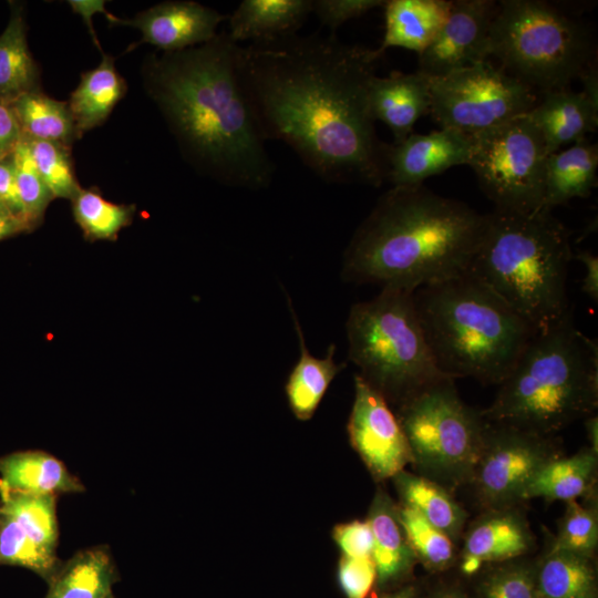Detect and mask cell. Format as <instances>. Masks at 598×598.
Returning <instances> with one entry per match:
<instances>
[{
	"label": "cell",
	"instance_id": "obj_9",
	"mask_svg": "<svg viewBox=\"0 0 598 598\" xmlns=\"http://www.w3.org/2000/svg\"><path fill=\"white\" fill-rule=\"evenodd\" d=\"M415 474L450 492L465 488L483 450L487 421L443 378L395 408Z\"/></svg>",
	"mask_w": 598,
	"mask_h": 598
},
{
	"label": "cell",
	"instance_id": "obj_12",
	"mask_svg": "<svg viewBox=\"0 0 598 598\" xmlns=\"http://www.w3.org/2000/svg\"><path fill=\"white\" fill-rule=\"evenodd\" d=\"M564 455L557 435H542L487 421L484 445L466 485L481 511L523 505L539 470Z\"/></svg>",
	"mask_w": 598,
	"mask_h": 598
},
{
	"label": "cell",
	"instance_id": "obj_11",
	"mask_svg": "<svg viewBox=\"0 0 598 598\" xmlns=\"http://www.w3.org/2000/svg\"><path fill=\"white\" fill-rule=\"evenodd\" d=\"M430 85L434 121L468 136L527 114L538 101L533 89L488 60L430 78Z\"/></svg>",
	"mask_w": 598,
	"mask_h": 598
},
{
	"label": "cell",
	"instance_id": "obj_34",
	"mask_svg": "<svg viewBox=\"0 0 598 598\" xmlns=\"http://www.w3.org/2000/svg\"><path fill=\"white\" fill-rule=\"evenodd\" d=\"M398 516L410 546L429 575H439L455 568L458 545L430 524L415 509L398 503Z\"/></svg>",
	"mask_w": 598,
	"mask_h": 598
},
{
	"label": "cell",
	"instance_id": "obj_43",
	"mask_svg": "<svg viewBox=\"0 0 598 598\" xmlns=\"http://www.w3.org/2000/svg\"><path fill=\"white\" fill-rule=\"evenodd\" d=\"M420 598H473L468 579L454 569L424 578Z\"/></svg>",
	"mask_w": 598,
	"mask_h": 598
},
{
	"label": "cell",
	"instance_id": "obj_7",
	"mask_svg": "<svg viewBox=\"0 0 598 598\" xmlns=\"http://www.w3.org/2000/svg\"><path fill=\"white\" fill-rule=\"evenodd\" d=\"M346 333L357 374L395 408L448 378L436 367L411 291L381 288L372 299L354 303Z\"/></svg>",
	"mask_w": 598,
	"mask_h": 598
},
{
	"label": "cell",
	"instance_id": "obj_39",
	"mask_svg": "<svg viewBox=\"0 0 598 598\" xmlns=\"http://www.w3.org/2000/svg\"><path fill=\"white\" fill-rule=\"evenodd\" d=\"M12 156L24 219L32 231L42 224L45 210L54 198L38 173L28 142L23 136Z\"/></svg>",
	"mask_w": 598,
	"mask_h": 598
},
{
	"label": "cell",
	"instance_id": "obj_27",
	"mask_svg": "<svg viewBox=\"0 0 598 598\" xmlns=\"http://www.w3.org/2000/svg\"><path fill=\"white\" fill-rule=\"evenodd\" d=\"M598 147L586 138L547 157L542 209L586 198L597 184Z\"/></svg>",
	"mask_w": 598,
	"mask_h": 598
},
{
	"label": "cell",
	"instance_id": "obj_45",
	"mask_svg": "<svg viewBox=\"0 0 598 598\" xmlns=\"http://www.w3.org/2000/svg\"><path fill=\"white\" fill-rule=\"evenodd\" d=\"M22 138V132L11 104L0 99V159L11 155Z\"/></svg>",
	"mask_w": 598,
	"mask_h": 598
},
{
	"label": "cell",
	"instance_id": "obj_41",
	"mask_svg": "<svg viewBox=\"0 0 598 598\" xmlns=\"http://www.w3.org/2000/svg\"><path fill=\"white\" fill-rule=\"evenodd\" d=\"M384 3L383 0H312L311 13H315L320 23L333 33L347 21L384 7Z\"/></svg>",
	"mask_w": 598,
	"mask_h": 598
},
{
	"label": "cell",
	"instance_id": "obj_14",
	"mask_svg": "<svg viewBox=\"0 0 598 598\" xmlns=\"http://www.w3.org/2000/svg\"><path fill=\"white\" fill-rule=\"evenodd\" d=\"M353 450L377 482L393 478L412 462L404 431L386 400L359 374L348 420Z\"/></svg>",
	"mask_w": 598,
	"mask_h": 598
},
{
	"label": "cell",
	"instance_id": "obj_6",
	"mask_svg": "<svg viewBox=\"0 0 598 598\" xmlns=\"http://www.w3.org/2000/svg\"><path fill=\"white\" fill-rule=\"evenodd\" d=\"M573 255L570 231L551 210H493L467 271L537 332L571 313L567 276Z\"/></svg>",
	"mask_w": 598,
	"mask_h": 598
},
{
	"label": "cell",
	"instance_id": "obj_38",
	"mask_svg": "<svg viewBox=\"0 0 598 598\" xmlns=\"http://www.w3.org/2000/svg\"><path fill=\"white\" fill-rule=\"evenodd\" d=\"M24 138L35 168L53 198L71 200L82 188L76 178L71 147L54 142Z\"/></svg>",
	"mask_w": 598,
	"mask_h": 598
},
{
	"label": "cell",
	"instance_id": "obj_31",
	"mask_svg": "<svg viewBox=\"0 0 598 598\" xmlns=\"http://www.w3.org/2000/svg\"><path fill=\"white\" fill-rule=\"evenodd\" d=\"M27 30L24 4L10 2V18L0 34V99L8 103L42 90L40 65L28 47Z\"/></svg>",
	"mask_w": 598,
	"mask_h": 598
},
{
	"label": "cell",
	"instance_id": "obj_32",
	"mask_svg": "<svg viewBox=\"0 0 598 598\" xmlns=\"http://www.w3.org/2000/svg\"><path fill=\"white\" fill-rule=\"evenodd\" d=\"M400 504L415 509L430 524L460 544L468 513L453 493L440 484L405 470L393 478Z\"/></svg>",
	"mask_w": 598,
	"mask_h": 598
},
{
	"label": "cell",
	"instance_id": "obj_8",
	"mask_svg": "<svg viewBox=\"0 0 598 598\" xmlns=\"http://www.w3.org/2000/svg\"><path fill=\"white\" fill-rule=\"evenodd\" d=\"M588 27L539 0H502L491 29V55L502 69L542 93L569 87L596 64Z\"/></svg>",
	"mask_w": 598,
	"mask_h": 598
},
{
	"label": "cell",
	"instance_id": "obj_15",
	"mask_svg": "<svg viewBox=\"0 0 598 598\" xmlns=\"http://www.w3.org/2000/svg\"><path fill=\"white\" fill-rule=\"evenodd\" d=\"M498 9L493 0H453L433 42L419 54L417 71L439 78L491 56V29Z\"/></svg>",
	"mask_w": 598,
	"mask_h": 598
},
{
	"label": "cell",
	"instance_id": "obj_1",
	"mask_svg": "<svg viewBox=\"0 0 598 598\" xmlns=\"http://www.w3.org/2000/svg\"><path fill=\"white\" fill-rule=\"evenodd\" d=\"M382 55L334 33L238 45V78L265 141L288 145L327 183L385 182L386 143L374 128L370 85Z\"/></svg>",
	"mask_w": 598,
	"mask_h": 598
},
{
	"label": "cell",
	"instance_id": "obj_42",
	"mask_svg": "<svg viewBox=\"0 0 598 598\" xmlns=\"http://www.w3.org/2000/svg\"><path fill=\"white\" fill-rule=\"evenodd\" d=\"M332 536L342 556L354 558L372 556L373 535L367 519L338 524L332 530Z\"/></svg>",
	"mask_w": 598,
	"mask_h": 598
},
{
	"label": "cell",
	"instance_id": "obj_20",
	"mask_svg": "<svg viewBox=\"0 0 598 598\" xmlns=\"http://www.w3.org/2000/svg\"><path fill=\"white\" fill-rule=\"evenodd\" d=\"M369 105L374 122H383L393 134V143H400L413 133L419 118L430 113V78L419 71L377 75L370 85Z\"/></svg>",
	"mask_w": 598,
	"mask_h": 598
},
{
	"label": "cell",
	"instance_id": "obj_26",
	"mask_svg": "<svg viewBox=\"0 0 598 598\" xmlns=\"http://www.w3.org/2000/svg\"><path fill=\"white\" fill-rule=\"evenodd\" d=\"M126 92L127 83L117 72L111 55L104 53L97 66L81 73L80 82L68 101L79 138L101 126Z\"/></svg>",
	"mask_w": 598,
	"mask_h": 598
},
{
	"label": "cell",
	"instance_id": "obj_2",
	"mask_svg": "<svg viewBox=\"0 0 598 598\" xmlns=\"http://www.w3.org/2000/svg\"><path fill=\"white\" fill-rule=\"evenodd\" d=\"M227 32L207 43L145 56L142 78L183 157L223 185L259 190L275 174L237 72Z\"/></svg>",
	"mask_w": 598,
	"mask_h": 598
},
{
	"label": "cell",
	"instance_id": "obj_28",
	"mask_svg": "<svg viewBox=\"0 0 598 598\" xmlns=\"http://www.w3.org/2000/svg\"><path fill=\"white\" fill-rule=\"evenodd\" d=\"M598 452L588 445L545 464L527 487L525 499L578 501L597 494Z\"/></svg>",
	"mask_w": 598,
	"mask_h": 598
},
{
	"label": "cell",
	"instance_id": "obj_5",
	"mask_svg": "<svg viewBox=\"0 0 598 598\" xmlns=\"http://www.w3.org/2000/svg\"><path fill=\"white\" fill-rule=\"evenodd\" d=\"M482 411L492 423L556 435L596 414L598 346L576 328L571 313L528 341Z\"/></svg>",
	"mask_w": 598,
	"mask_h": 598
},
{
	"label": "cell",
	"instance_id": "obj_29",
	"mask_svg": "<svg viewBox=\"0 0 598 598\" xmlns=\"http://www.w3.org/2000/svg\"><path fill=\"white\" fill-rule=\"evenodd\" d=\"M535 595L543 598H598L596 558L547 546L535 564Z\"/></svg>",
	"mask_w": 598,
	"mask_h": 598
},
{
	"label": "cell",
	"instance_id": "obj_21",
	"mask_svg": "<svg viewBox=\"0 0 598 598\" xmlns=\"http://www.w3.org/2000/svg\"><path fill=\"white\" fill-rule=\"evenodd\" d=\"M527 116L540 132L548 154L585 140L598 125V105L569 87L542 93Z\"/></svg>",
	"mask_w": 598,
	"mask_h": 598
},
{
	"label": "cell",
	"instance_id": "obj_50",
	"mask_svg": "<svg viewBox=\"0 0 598 598\" xmlns=\"http://www.w3.org/2000/svg\"><path fill=\"white\" fill-rule=\"evenodd\" d=\"M582 82V93L594 103L598 105V73L597 65L590 66L580 78Z\"/></svg>",
	"mask_w": 598,
	"mask_h": 598
},
{
	"label": "cell",
	"instance_id": "obj_3",
	"mask_svg": "<svg viewBox=\"0 0 598 598\" xmlns=\"http://www.w3.org/2000/svg\"><path fill=\"white\" fill-rule=\"evenodd\" d=\"M487 214L424 185L391 187L349 241L342 278L414 292L468 270Z\"/></svg>",
	"mask_w": 598,
	"mask_h": 598
},
{
	"label": "cell",
	"instance_id": "obj_30",
	"mask_svg": "<svg viewBox=\"0 0 598 598\" xmlns=\"http://www.w3.org/2000/svg\"><path fill=\"white\" fill-rule=\"evenodd\" d=\"M117 580L109 548L92 547L78 551L60 565L48 581L44 598H111Z\"/></svg>",
	"mask_w": 598,
	"mask_h": 598
},
{
	"label": "cell",
	"instance_id": "obj_53",
	"mask_svg": "<svg viewBox=\"0 0 598 598\" xmlns=\"http://www.w3.org/2000/svg\"><path fill=\"white\" fill-rule=\"evenodd\" d=\"M111 598H114L113 596Z\"/></svg>",
	"mask_w": 598,
	"mask_h": 598
},
{
	"label": "cell",
	"instance_id": "obj_35",
	"mask_svg": "<svg viewBox=\"0 0 598 598\" xmlns=\"http://www.w3.org/2000/svg\"><path fill=\"white\" fill-rule=\"evenodd\" d=\"M74 221L90 240H115L133 221L135 205L115 204L96 187L81 188L71 199Z\"/></svg>",
	"mask_w": 598,
	"mask_h": 598
},
{
	"label": "cell",
	"instance_id": "obj_10",
	"mask_svg": "<svg viewBox=\"0 0 598 598\" xmlns=\"http://www.w3.org/2000/svg\"><path fill=\"white\" fill-rule=\"evenodd\" d=\"M467 165L494 203V210L529 214L542 209L548 152L527 114L471 136Z\"/></svg>",
	"mask_w": 598,
	"mask_h": 598
},
{
	"label": "cell",
	"instance_id": "obj_4",
	"mask_svg": "<svg viewBox=\"0 0 598 598\" xmlns=\"http://www.w3.org/2000/svg\"><path fill=\"white\" fill-rule=\"evenodd\" d=\"M417 316L439 370L498 385L535 329L468 271L416 289Z\"/></svg>",
	"mask_w": 598,
	"mask_h": 598
},
{
	"label": "cell",
	"instance_id": "obj_24",
	"mask_svg": "<svg viewBox=\"0 0 598 598\" xmlns=\"http://www.w3.org/2000/svg\"><path fill=\"white\" fill-rule=\"evenodd\" d=\"M83 491L80 480L47 452L20 451L0 456V492L56 496Z\"/></svg>",
	"mask_w": 598,
	"mask_h": 598
},
{
	"label": "cell",
	"instance_id": "obj_37",
	"mask_svg": "<svg viewBox=\"0 0 598 598\" xmlns=\"http://www.w3.org/2000/svg\"><path fill=\"white\" fill-rule=\"evenodd\" d=\"M566 503L564 515L558 523L557 534L548 543L553 549H561L596 558L598 547V502L597 494Z\"/></svg>",
	"mask_w": 598,
	"mask_h": 598
},
{
	"label": "cell",
	"instance_id": "obj_18",
	"mask_svg": "<svg viewBox=\"0 0 598 598\" xmlns=\"http://www.w3.org/2000/svg\"><path fill=\"white\" fill-rule=\"evenodd\" d=\"M471 136L452 128L412 133L400 143L386 144V177L392 187H411L446 169L467 165Z\"/></svg>",
	"mask_w": 598,
	"mask_h": 598
},
{
	"label": "cell",
	"instance_id": "obj_13",
	"mask_svg": "<svg viewBox=\"0 0 598 598\" xmlns=\"http://www.w3.org/2000/svg\"><path fill=\"white\" fill-rule=\"evenodd\" d=\"M58 542L55 495L0 492V566L27 568L48 582L62 564Z\"/></svg>",
	"mask_w": 598,
	"mask_h": 598
},
{
	"label": "cell",
	"instance_id": "obj_16",
	"mask_svg": "<svg viewBox=\"0 0 598 598\" xmlns=\"http://www.w3.org/2000/svg\"><path fill=\"white\" fill-rule=\"evenodd\" d=\"M535 548L536 537L523 505L481 511L466 524L454 570L471 579L485 565L529 556Z\"/></svg>",
	"mask_w": 598,
	"mask_h": 598
},
{
	"label": "cell",
	"instance_id": "obj_52",
	"mask_svg": "<svg viewBox=\"0 0 598 598\" xmlns=\"http://www.w3.org/2000/svg\"><path fill=\"white\" fill-rule=\"evenodd\" d=\"M534 598H543V597H539V596L535 595V597H534Z\"/></svg>",
	"mask_w": 598,
	"mask_h": 598
},
{
	"label": "cell",
	"instance_id": "obj_40",
	"mask_svg": "<svg viewBox=\"0 0 598 598\" xmlns=\"http://www.w3.org/2000/svg\"><path fill=\"white\" fill-rule=\"evenodd\" d=\"M377 581L375 565L370 557L341 556L338 564V582L346 598H370Z\"/></svg>",
	"mask_w": 598,
	"mask_h": 598
},
{
	"label": "cell",
	"instance_id": "obj_25",
	"mask_svg": "<svg viewBox=\"0 0 598 598\" xmlns=\"http://www.w3.org/2000/svg\"><path fill=\"white\" fill-rule=\"evenodd\" d=\"M287 302L298 337L300 355L288 377L286 394L293 415L300 421H308L318 409L330 383L346 367V363L336 362L334 344L329 346L323 358L310 353L305 343L299 319L288 295Z\"/></svg>",
	"mask_w": 598,
	"mask_h": 598
},
{
	"label": "cell",
	"instance_id": "obj_44",
	"mask_svg": "<svg viewBox=\"0 0 598 598\" xmlns=\"http://www.w3.org/2000/svg\"><path fill=\"white\" fill-rule=\"evenodd\" d=\"M12 154L0 159V204L27 225L18 193Z\"/></svg>",
	"mask_w": 598,
	"mask_h": 598
},
{
	"label": "cell",
	"instance_id": "obj_47",
	"mask_svg": "<svg viewBox=\"0 0 598 598\" xmlns=\"http://www.w3.org/2000/svg\"><path fill=\"white\" fill-rule=\"evenodd\" d=\"M573 258L580 261L585 267V276L581 280V290L592 301L598 300V258L590 251H579Z\"/></svg>",
	"mask_w": 598,
	"mask_h": 598
},
{
	"label": "cell",
	"instance_id": "obj_19",
	"mask_svg": "<svg viewBox=\"0 0 598 598\" xmlns=\"http://www.w3.org/2000/svg\"><path fill=\"white\" fill-rule=\"evenodd\" d=\"M367 520L373 535L372 559L377 570L374 594L414 580L417 560L399 519L398 503L379 488Z\"/></svg>",
	"mask_w": 598,
	"mask_h": 598
},
{
	"label": "cell",
	"instance_id": "obj_36",
	"mask_svg": "<svg viewBox=\"0 0 598 598\" xmlns=\"http://www.w3.org/2000/svg\"><path fill=\"white\" fill-rule=\"evenodd\" d=\"M535 564L529 555L483 566L468 579L473 598H534Z\"/></svg>",
	"mask_w": 598,
	"mask_h": 598
},
{
	"label": "cell",
	"instance_id": "obj_22",
	"mask_svg": "<svg viewBox=\"0 0 598 598\" xmlns=\"http://www.w3.org/2000/svg\"><path fill=\"white\" fill-rule=\"evenodd\" d=\"M452 2L453 0L385 1L384 34L377 51L383 55L386 49L398 47L420 54L440 32Z\"/></svg>",
	"mask_w": 598,
	"mask_h": 598
},
{
	"label": "cell",
	"instance_id": "obj_17",
	"mask_svg": "<svg viewBox=\"0 0 598 598\" xmlns=\"http://www.w3.org/2000/svg\"><path fill=\"white\" fill-rule=\"evenodd\" d=\"M227 19L228 16L199 2L174 0L157 3L132 19H118L116 25L141 31V41L128 50L146 43L163 52H177L209 42L218 34V25Z\"/></svg>",
	"mask_w": 598,
	"mask_h": 598
},
{
	"label": "cell",
	"instance_id": "obj_33",
	"mask_svg": "<svg viewBox=\"0 0 598 598\" xmlns=\"http://www.w3.org/2000/svg\"><path fill=\"white\" fill-rule=\"evenodd\" d=\"M10 104L22 136L54 142L71 148L79 140L68 101L55 100L38 90L20 95Z\"/></svg>",
	"mask_w": 598,
	"mask_h": 598
},
{
	"label": "cell",
	"instance_id": "obj_49",
	"mask_svg": "<svg viewBox=\"0 0 598 598\" xmlns=\"http://www.w3.org/2000/svg\"><path fill=\"white\" fill-rule=\"evenodd\" d=\"M423 582L424 578H415L414 580L395 589L373 594L370 598H420Z\"/></svg>",
	"mask_w": 598,
	"mask_h": 598
},
{
	"label": "cell",
	"instance_id": "obj_46",
	"mask_svg": "<svg viewBox=\"0 0 598 598\" xmlns=\"http://www.w3.org/2000/svg\"><path fill=\"white\" fill-rule=\"evenodd\" d=\"M105 1L103 0H69L68 4L72 9V11L76 14H79L85 25L87 27L89 33L91 34L92 41L94 45L97 48V50L103 55L104 52L102 50V47L99 42V39L96 37L95 30L93 28L92 23V17L96 13H102L106 18V20L110 22L111 25H116L120 18L113 16L105 9Z\"/></svg>",
	"mask_w": 598,
	"mask_h": 598
},
{
	"label": "cell",
	"instance_id": "obj_23",
	"mask_svg": "<svg viewBox=\"0 0 598 598\" xmlns=\"http://www.w3.org/2000/svg\"><path fill=\"white\" fill-rule=\"evenodd\" d=\"M312 11V0H243L228 16L229 38L261 42L296 34Z\"/></svg>",
	"mask_w": 598,
	"mask_h": 598
},
{
	"label": "cell",
	"instance_id": "obj_48",
	"mask_svg": "<svg viewBox=\"0 0 598 598\" xmlns=\"http://www.w3.org/2000/svg\"><path fill=\"white\" fill-rule=\"evenodd\" d=\"M24 233H30L28 226L0 204V241Z\"/></svg>",
	"mask_w": 598,
	"mask_h": 598
},
{
	"label": "cell",
	"instance_id": "obj_51",
	"mask_svg": "<svg viewBox=\"0 0 598 598\" xmlns=\"http://www.w3.org/2000/svg\"><path fill=\"white\" fill-rule=\"evenodd\" d=\"M585 420V430L589 441V447L598 452V419L597 414L587 416Z\"/></svg>",
	"mask_w": 598,
	"mask_h": 598
}]
</instances>
